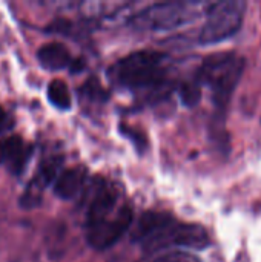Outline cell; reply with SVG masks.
<instances>
[{
    "instance_id": "cell-2",
    "label": "cell",
    "mask_w": 261,
    "mask_h": 262,
    "mask_svg": "<svg viewBox=\"0 0 261 262\" xmlns=\"http://www.w3.org/2000/svg\"><path fill=\"white\" fill-rule=\"evenodd\" d=\"M166 55L158 51H137L115 63L109 77L125 88L160 86L166 78Z\"/></svg>"
},
{
    "instance_id": "cell-12",
    "label": "cell",
    "mask_w": 261,
    "mask_h": 262,
    "mask_svg": "<svg viewBox=\"0 0 261 262\" xmlns=\"http://www.w3.org/2000/svg\"><path fill=\"white\" fill-rule=\"evenodd\" d=\"M62 167H63V158H62V157H51V158L45 160V161L40 164V167H38L35 177L31 180V183H29L28 187L32 189V190H35V192L43 193V190H45L52 181L57 180V177H58Z\"/></svg>"
},
{
    "instance_id": "cell-19",
    "label": "cell",
    "mask_w": 261,
    "mask_h": 262,
    "mask_svg": "<svg viewBox=\"0 0 261 262\" xmlns=\"http://www.w3.org/2000/svg\"><path fill=\"white\" fill-rule=\"evenodd\" d=\"M11 124H12L11 118L3 112V109H2V106H0V134H3L5 130H8V129L11 127Z\"/></svg>"
},
{
    "instance_id": "cell-14",
    "label": "cell",
    "mask_w": 261,
    "mask_h": 262,
    "mask_svg": "<svg viewBox=\"0 0 261 262\" xmlns=\"http://www.w3.org/2000/svg\"><path fill=\"white\" fill-rule=\"evenodd\" d=\"M178 94H180V98H182V103L185 106H195L200 98H202V89H200V84L198 81L195 83H183L178 89Z\"/></svg>"
},
{
    "instance_id": "cell-4",
    "label": "cell",
    "mask_w": 261,
    "mask_h": 262,
    "mask_svg": "<svg viewBox=\"0 0 261 262\" xmlns=\"http://www.w3.org/2000/svg\"><path fill=\"white\" fill-rule=\"evenodd\" d=\"M246 6L245 0L209 3L206 9L208 20L198 34L200 45H217L235 35L243 25Z\"/></svg>"
},
{
    "instance_id": "cell-7",
    "label": "cell",
    "mask_w": 261,
    "mask_h": 262,
    "mask_svg": "<svg viewBox=\"0 0 261 262\" xmlns=\"http://www.w3.org/2000/svg\"><path fill=\"white\" fill-rule=\"evenodd\" d=\"M32 149L25 144L18 135H9L0 140V164H5L12 173H20L26 166Z\"/></svg>"
},
{
    "instance_id": "cell-16",
    "label": "cell",
    "mask_w": 261,
    "mask_h": 262,
    "mask_svg": "<svg viewBox=\"0 0 261 262\" xmlns=\"http://www.w3.org/2000/svg\"><path fill=\"white\" fill-rule=\"evenodd\" d=\"M152 262H202L198 256L189 253V252H182V250H177V252H169V253H165L162 256H158L157 259H154Z\"/></svg>"
},
{
    "instance_id": "cell-11",
    "label": "cell",
    "mask_w": 261,
    "mask_h": 262,
    "mask_svg": "<svg viewBox=\"0 0 261 262\" xmlns=\"http://www.w3.org/2000/svg\"><path fill=\"white\" fill-rule=\"evenodd\" d=\"M37 58L40 66L46 71H62L72 63L68 48L58 41H51L40 46Z\"/></svg>"
},
{
    "instance_id": "cell-13",
    "label": "cell",
    "mask_w": 261,
    "mask_h": 262,
    "mask_svg": "<svg viewBox=\"0 0 261 262\" xmlns=\"http://www.w3.org/2000/svg\"><path fill=\"white\" fill-rule=\"evenodd\" d=\"M48 100L54 107H57L60 111H68L72 106L69 88L62 80H52L48 84Z\"/></svg>"
},
{
    "instance_id": "cell-1",
    "label": "cell",
    "mask_w": 261,
    "mask_h": 262,
    "mask_svg": "<svg viewBox=\"0 0 261 262\" xmlns=\"http://www.w3.org/2000/svg\"><path fill=\"white\" fill-rule=\"evenodd\" d=\"M245 66L246 60L235 52L212 54L203 60L198 69V84L209 86L214 103L225 107L242 80Z\"/></svg>"
},
{
    "instance_id": "cell-3",
    "label": "cell",
    "mask_w": 261,
    "mask_h": 262,
    "mask_svg": "<svg viewBox=\"0 0 261 262\" xmlns=\"http://www.w3.org/2000/svg\"><path fill=\"white\" fill-rule=\"evenodd\" d=\"M209 3L198 2H163L154 3L131 18L137 31H172L206 14Z\"/></svg>"
},
{
    "instance_id": "cell-5",
    "label": "cell",
    "mask_w": 261,
    "mask_h": 262,
    "mask_svg": "<svg viewBox=\"0 0 261 262\" xmlns=\"http://www.w3.org/2000/svg\"><path fill=\"white\" fill-rule=\"evenodd\" d=\"M211 246L208 230L200 224H182L174 221L154 238L143 244V249L149 253L158 252L168 247H185L194 250H205Z\"/></svg>"
},
{
    "instance_id": "cell-8",
    "label": "cell",
    "mask_w": 261,
    "mask_h": 262,
    "mask_svg": "<svg viewBox=\"0 0 261 262\" xmlns=\"http://www.w3.org/2000/svg\"><path fill=\"white\" fill-rule=\"evenodd\" d=\"M117 200L118 195L115 189L108 184H102L88 207V213H86L88 227H92L102 223L103 220H106L109 215H112L117 206Z\"/></svg>"
},
{
    "instance_id": "cell-10",
    "label": "cell",
    "mask_w": 261,
    "mask_h": 262,
    "mask_svg": "<svg viewBox=\"0 0 261 262\" xmlns=\"http://www.w3.org/2000/svg\"><path fill=\"white\" fill-rule=\"evenodd\" d=\"M174 221L175 220L166 212H146L137 221V227L132 233V241L143 246L146 241L154 238L160 230H163Z\"/></svg>"
},
{
    "instance_id": "cell-18",
    "label": "cell",
    "mask_w": 261,
    "mask_h": 262,
    "mask_svg": "<svg viewBox=\"0 0 261 262\" xmlns=\"http://www.w3.org/2000/svg\"><path fill=\"white\" fill-rule=\"evenodd\" d=\"M71 21L69 20H66V18H57V20H54L48 28H46V31L48 32H55V34H66V32H69V29H71Z\"/></svg>"
},
{
    "instance_id": "cell-15",
    "label": "cell",
    "mask_w": 261,
    "mask_h": 262,
    "mask_svg": "<svg viewBox=\"0 0 261 262\" xmlns=\"http://www.w3.org/2000/svg\"><path fill=\"white\" fill-rule=\"evenodd\" d=\"M120 132L123 134V137H126L128 140H131V141L134 143L135 149H137L140 154H143V152L146 150V147H148V138H146V135H145L140 129L131 127V126L122 123V124H120Z\"/></svg>"
},
{
    "instance_id": "cell-17",
    "label": "cell",
    "mask_w": 261,
    "mask_h": 262,
    "mask_svg": "<svg viewBox=\"0 0 261 262\" xmlns=\"http://www.w3.org/2000/svg\"><path fill=\"white\" fill-rule=\"evenodd\" d=\"M83 91H85L86 97H88V98H92V100H100V98H105V97H106L105 92H103V89L100 88V84H98L94 78L85 83Z\"/></svg>"
},
{
    "instance_id": "cell-6",
    "label": "cell",
    "mask_w": 261,
    "mask_h": 262,
    "mask_svg": "<svg viewBox=\"0 0 261 262\" xmlns=\"http://www.w3.org/2000/svg\"><path fill=\"white\" fill-rule=\"evenodd\" d=\"M134 220L131 207L123 206L102 223L88 227V244L95 250H108L120 241V238L129 230Z\"/></svg>"
},
{
    "instance_id": "cell-9",
    "label": "cell",
    "mask_w": 261,
    "mask_h": 262,
    "mask_svg": "<svg viewBox=\"0 0 261 262\" xmlns=\"http://www.w3.org/2000/svg\"><path fill=\"white\" fill-rule=\"evenodd\" d=\"M86 173L83 166H74L63 170L54 183V195L65 201L77 198L85 186Z\"/></svg>"
}]
</instances>
